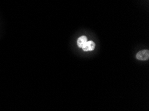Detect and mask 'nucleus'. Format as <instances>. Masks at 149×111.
<instances>
[{
	"label": "nucleus",
	"instance_id": "nucleus-1",
	"mask_svg": "<svg viewBox=\"0 0 149 111\" xmlns=\"http://www.w3.org/2000/svg\"><path fill=\"white\" fill-rule=\"evenodd\" d=\"M136 58L137 59L141 60V61H146L149 59V51L148 50H142L138 52Z\"/></svg>",
	"mask_w": 149,
	"mask_h": 111
},
{
	"label": "nucleus",
	"instance_id": "nucleus-2",
	"mask_svg": "<svg viewBox=\"0 0 149 111\" xmlns=\"http://www.w3.org/2000/svg\"><path fill=\"white\" fill-rule=\"evenodd\" d=\"M96 45L92 41H88L86 44L82 47V49L84 51H92L95 49Z\"/></svg>",
	"mask_w": 149,
	"mask_h": 111
},
{
	"label": "nucleus",
	"instance_id": "nucleus-3",
	"mask_svg": "<svg viewBox=\"0 0 149 111\" xmlns=\"http://www.w3.org/2000/svg\"><path fill=\"white\" fill-rule=\"evenodd\" d=\"M88 41V38L86 36L82 35L77 40V45L78 47L82 48V47L86 44V43Z\"/></svg>",
	"mask_w": 149,
	"mask_h": 111
}]
</instances>
